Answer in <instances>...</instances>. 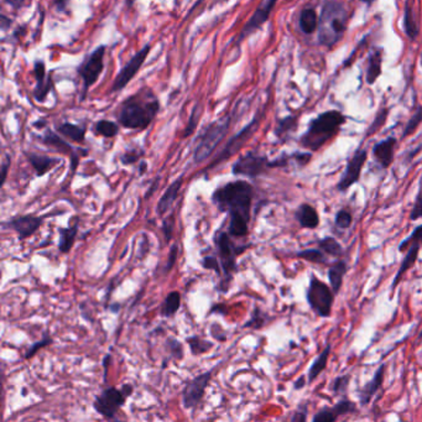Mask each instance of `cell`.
I'll return each instance as SVG.
<instances>
[{"instance_id":"cell-41","label":"cell","mask_w":422,"mask_h":422,"mask_svg":"<svg viewBox=\"0 0 422 422\" xmlns=\"http://www.w3.org/2000/svg\"><path fill=\"white\" fill-rule=\"evenodd\" d=\"M353 223V214L350 210L342 208L334 216V224L339 230H350Z\"/></svg>"},{"instance_id":"cell-43","label":"cell","mask_w":422,"mask_h":422,"mask_svg":"<svg viewBox=\"0 0 422 422\" xmlns=\"http://www.w3.org/2000/svg\"><path fill=\"white\" fill-rule=\"evenodd\" d=\"M388 114H389V110H388V109H380L379 112H378V114H376V117L374 118V121H373L372 125L369 127L368 135H373V134L376 133L378 130H380L381 127H384Z\"/></svg>"},{"instance_id":"cell-23","label":"cell","mask_w":422,"mask_h":422,"mask_svg":"<svg viewBox=\"0 0 422 422\" xmlns=\"http://www.w3.org/2000/svg\"><path fill=\"white\" fill-rule=\"evenodd\" d=\"M296 221L301 228L316 230L321 223L320 214L316 207L310 203H301L295 212Z\"/></svg>"},{"instance_id":"cell-54","label":"cell","mask_w":422,"mask_h":422,"mask_svg":"<svg viewBox=\"0 0 422 422\" xmlns=\"http://www.w3.org/2000/svg\"><path fill=\"white\" fill-rule=\"evenodd\" d=\"M175 222H174V216H171L170 219H166L165 222H163V233H165V239L166 241L169 243L171 241V238H172V233H174V227H175Z\"/></svg>"},{"instance_id":"cell-28","label":"cell","mask_w":422,"mask_h":422,"mask_svg":"<svg viewBox=\"0 0 422 422\" xmlns=\"http://www.w3.org/2000/svg\"><path fill=\"white\" fill-rule=\"evenodd\" d=\"M319 23H320V17L317 15V12L314 8H305L300 12L299 26L305 35H312L319 30Z\"/></svg>"},{"instance_id":"cell-7","label":"cell","mask_w":422,"mask_h":422,"mask_svg":"<svg viewBox=\"0 0 422 422\" xmlns=\"http://www.w3.org/2000/svg\"><path fill=\"white\" fill-rule=\"evenodd\" d=\"M106 52H107L106 45L97 46L79 67L77 73L83 81V91H82L81 101H85L88 92L93 86L96 85L97 81L99 79V76L102 74L103 70H104Z\"/></svg>"},{"instance_id":"cell-49","label":"cell","mask_w":422,"mask_h":422,"mask_svg":"<svg viewBox=\"0 0 422 422\" xmlns=\"http://www.w3.org/2000/svg\"><path fill=\"white\" fill-rule=\"evenodd\" d=\"M168 347H169L170 353L175 356L176 359L183 358V348H182V344L179 341H176L174 338H170L168 341Z\"/></svg>"},{"instance_id":"cell-10","label":"cell","mask_w":422,"mask_h":422,"mask_svg":"<svg viewBox=\"0 0 422 422\" xmlns=\"http://www.w3.org/2000/svg\"><path fill=\"white\" fill-rule=\"evenodd\" d=\"M368 160V151L365 149H358L350 157L348 163L345 165L343 174L341 176L339 181L337 182V191L339 192H347L353 185L361 181L363 168Z\"/></svg>"},{"instance_id":"cell-47","label":"cell","mask_w":422,"mask_h":422,"mask_svg":"<svg viewBox=\"0 0 422 422\" xmlns=\"http://www.w3.org/2000/svg\"><path fill=\"white\" fill-rule=\"evenodd\" d=\"M143 155V151L134 149V150H128L121 157V161L123 165H132L137 161H139L140 157Z\"/></svg>"},{"instance_id":"cell-33","label":"cell","mask_w":422,"mask_h":422,"mask_svg":"<svg viewBox=\"0 0 422 422\" xmlns=\"http://www.w3.org/2000/svg\"><path fill=\"white\" fill-rule=\"evenodd\" d=\"M297 123L299 121L295 115H289L283 119H279L277 128H275V137L283 141L286 139V137H289L290 134L295 132Z\"/></svg>"},{"instance_id":"cell-3","label":"cell","mask_w":422,"mask_h":422,"mask_svg":"<svg viewBox=\"0 0 422 422\" xmlns=\"http://www.w3.org/2000/svg\"><path fill=\"white\" fill-rule=\"evenodd\" d=\"M345 115L339 110H327L310 121L308 130L302 134L299 143L303 149L319 151L336 138L345 123Z\"/></svg>"},{"instance_id":"cell-20","label":"cell","mask_w":422,"mask_h":422,"mask_svg":"<svg viewBox=\"0 0 422 422\" xmlns=\"http://www.w3.org/2000/svg\"><path fill=\"white\" fill-rule=\"evenodd\" d=\"M43 223V217L37 216H20L9 221L6 225L17 232L19 239L24 241L34 234Z\"/></svg>"},{"instance_id":"cell-31","label":"cell","mask_w":422,"mask_h":422,"mask_svg":"<svg viewBox=\"0 0 422 422\" xmlns=\"http://www.w3.org/2000/svg\"><path fill=\"white\" fill-rule=\"evenodd\" d=\"M59 250L62 254H67L71 252V249L73 248V244L76 241L77 234H79V225L74 224L73 227H68V228H60L59 230Z\"/></svg>"},{"instance_id":"cell-15","label":"cell","mask_w":422,"mask_h":422,"mask_svg":"<svg viewBox=\"0 0 422 422\" xmlns=\"http://www.w3.org/2000/svg\"><path fill=\"white\" fill-rule=\"evenodd\" d=\"M212 372H205L203 374L196 376L194 379L188 381L183 392H182V404L186 409H193L201 403L205 396V389L210 384Z\"/></svg>"},{"instance_id":"cell-38","label":"cell","mask_w":422,"mask_h":422,"mask_svg":"<svg viewBox=\"0 0 422 422\" xmlns=\"http://www.w3.org/2000/svg\"><path fill=\"white\" fill-rule=\"evenodd\" d=\"M188 345H190V350L192 352V354L197 356V354H205L207 352L213 348V343L205 341L202 338L197 337V336H193V337H188L186 339Z\"/></svg>"},{"instance_id":"cell-17","label":"cell","mask_w":422,"mask_h":422,"mask_svg":"<svg viewBox=\"0 0 422 422\" xmlns=\"http://www.w3.org/2000/svg\"><path fill=\"white\" fill-rule=\"evenodd\" d=\"M32 74L37 81V86L34 90V97L37 102L43 103L48 98V93L54 88V82L51 76L46 72V65L43 60H39L34 63Z\"/></svg>"},{"instance_id":"cell-63","label":"cell","mask_w":422,"mask_h":422,"mask_svg":"<svg viewBox=\"0 0 422 422\" xmlns=\"http://www.w3.org/2000/svg\"><path fill=\"white\" fill-rule=\"evenodd\" d=\"M419 339H422V330L421 332H420V334H419Z\"/></svg>"},{"instance_id":"cell-40","label":"cell","mask_w":422,"mask_h":422,"mask_svg":"<svg viewBox=\"0 0 422 422\" xmlns=\"http://www.w3.org/2000/svg\"><path fill=\"white\" fill-rule=\"evenodd\" d=\"M422 123V106H420L419 108L415 110V113L411 115L410 121L406 123V125L404 128V132L401 138L405 139L408 137H410L412 134L416 132L417 128L420 127V124Z\"/></svg>"},{"instance_id":"cell-45","label":"cell","mask_w":422,"mask_h":422,"mask_svg":"<svg viewBox=\"0 0 422 422\" xmlns=\"http://www.w3.org/2000/svg\"><path fill=\"white\" fill-rule=\"evenodd\" d=\"M51 343H52V338H43L41 341H39V342H37V343H34L32 344V345H31L30 348H29V350H28V352H26V354H25V358H26V359H30V358H32V356L37 354L39 350H43V348H45V347H48V345H50V344Z\"/></svg>"},{"instance_id":"cell-64","label":"cell","mask_w":422,"mask_h":422,"mask_svg":"<svg viewBox=\"0 0 422 422\" xmlns=\"http://www.w3.org/2000/svg\"><path fill=\"white\" fill-rule=\"evenodd\" d=\"M420 190H422V177H421V181H420Z\"/></svg>"},{"instance_id":"cell-51","label":"cell","mask_w":422,"mask_h":422,"mask_svg":"<svg viewBox=\"0 0 422 422\" xmlns=\"http://www.w3.org/2000/svg\"><path fill=\"white\" fill-rule=\"evenodd\" d=\"M265 325V319H264V316L263 314L260 312L259 310L257 308L255 310V312L253 314V317H252V320L247 322V325L245 327H253V328H261V327Z\"/></svg>"},{"instance_id":"cell-36","label":"cell","mask_w":422,"mask_h":422,"mask_svg":"<svg viewBox=\"0 0 422 422\" xmlns=\"http://www.w3.org/2000/svg\"><path fill=\"white\" fill-rule=\"evenodd\" d=\"M180 306H181V294L177 291L170 292L163 302V311H161L163 316L165 317L174 316L179 311Z\"/></svg>"},{"instance_id":"cell-19","label":"cell","mask_w":422,"mask_h":422,"mask_svg":"<svg viewBox=\"0 0 422 422\" xmlns=\"http://www.w3.org/2000/svg\"><path fill=\"white\" fill-rule=\"evenodd\" d=\"M396 145H398V139L395 137H389L374 145L372 154L381 169H389L392 166L394 163V157H395Z\"/></svg>"},{"instance_id":"cell-30","label":"cell","mask_w":422,"mask_h":422,"mask_svg":"<svg viewBox=\"0 0 422 422\" xmlns=\"http://www.w3.org/2000/svg\"><path fill=\"white\" fill-rule=\"evenodd\" d=\"M403 25H404L405 34H406V37H409V40L416 41L417 37L420 35V28H419V24H417L415 12L412 9L410 0H408L405 3Z\"/></svg>"},{"instance_id":"cell-24","label":"cell","mask_w":422,"mask_h":422,"mask_svg":"<svg viewBox=\"0 0 422 422\" xmlns=\"http://www.w3.org/2000/svg\"><path fill=\"white\" fill-rule=\"evenodd\" d=\"M420 248H421L420 244H411L410 247L408 248V252L405 254L404 259L401 260L400 268H399L398 272H396L394 280H392V291L396 289V286L401 281V279L404 278L405 274L415 265L417 258H419V253H420Z\"/></svg>"},{"instance_id":"cell-42","label":"cell","mask_w":422,"mask_h":422,"mask_svg":"<svg viewBox=\"0 0 422 422\" xmlns=\"http://www.w3.org/2000/svg\"><path fill=\"white\" fill-rule=\"evenodd\" d=\"M411 244H420L422 247V224L417 225L416 228L412 230V233L405 241L400 243L399 252L408 250V248L410 247Z\"/></svg>"},{"instance_id":"cell-22","label":"cell","mask_w":422,"mask_h":422,"mask_svg":"<svg viewBox=\"0 0 422 422\" xmlns=\"http://www.w3.org/2000/svg\"><path fill=\"white\" fill-rule=\"evenodd\" d=\"M348 269H350V266L347 264V261L343 259L334 260L331 265L328 266V270H327L328 283H330V286H331L336 296L342 290L344 278L348 272Z\"/></svg>"},{"instance_id":"cell-53","label":"cell","mask_w":422,"mask_h":422,"mask_svg":"<svg viewBox=\"0 0 422 422\" xmlns=\"http://www.w3.org/2000/svg\"><path fill=\"white\" fill-rule=\"evenodd\" d=\"M197 109L194 108L192 110V113L190 115V121H188V125L186 129H185V133H183V137H188V135H191V134L196 130V128H197V121H199V117H197Z\"/></svg>"},{"instance_id":"cell-35","label":"cell","mask_w":422,"mask_h":422,"mask_svg":"<svg viewBox=\"0 0 422 422\" xmlns=\"http://www.w3.org/2000/svg\"><path fill=\"white\" fill-rule=\"evenodd\" d=\"M317 245L320 248L322 252H325L327 255L333 257V258H341L343 255V247L341 245V243L333 238V237H325L320 241H317Z\"/></svg>"},{"instance_id":"cell-8","label":"cell","mask_w":422,"mask_h":422,"mask_svg":"<svg viewBox=\"0 0 422 422\" xmlns=\"http://www.w3.org/2000/svg\"><path fill=\"white\" fill-rule=\"evenodd\" d=\"M260 121H261V114L255 115L253 121L243 128L239 133L235 134L234 137H232L228 140V143L222 149V151L218 154V157L212 161L210 169H213L214 166H217L218 163H223L225 160H228L230 157H233L238 151L241 150L248 140L250 139L253 137L254 133L258 130Z\"/></svg>"},{"instance_id":"cell-29","label":"cell","mask_w":422,"mask_h":422,"mask_svg":"<svg viewBox=\"0 0 422 422\" xmlns=\"http://www.w3.org/2000/svg\"><path fill=\"white\" fill-rule=\"evenodd\" d=\"M26 157L31 163V166L37 171V176H43L50 170L54 169L57 163H60L56 157H45V155H37L34 152H26Z\"/></svg>"},{"instance_id":"cell-60","label":"cell","mask_w":422,"mask_h":422,"mask_svg":"<svg viewBox=\"0 0 422 422\" xmlns=\"http://www.w3.org/2000/svg\"><path fill=\"white\" fill-rule=\"evenodd\" d=\"M121 389L127 395L128 398L133 394V385H130V384H125V385L121 386Z\"/></svg>"},{"instance_id":"cell-56","label":"cell","mask_w":422,"mask_h":422,"mask_svg":"<svg viewBox=\"0 0 422 422\" xmlns=\"http://www.w3.org/2000/svg\"><path fill=\"white\" fill-rule=\"evenodd\" d=\"M9 168H10V157H4V160H3V163H1V175H3V182H1V183L6 182Z\"/></svg>"},{"instance_id":"cell-14","label":"cell","mask_w":422,"mask_h":422,"mask_svg":"<svg viewBox=\"0 0 422 422\" xmlns=\"http://www.w3.org/2000/svg\"><path fill=\"white\" fill-rule=\"evenodd\" d=\"M278 0H263L260 6L255 9L253 15L248 20L247 24L243 26L239 37L237 39V45H241L247 37H250L255 31L259 30L263 25L270 18L274 8L277 6Z\"/></svg>"},{"instance_id":"cell-13","label":"cell","mask_w":422,"mask_h":422,"mask_svg":"<svg viewBox=\"0 0 422 422\" xmlns=\"http://www.w3.org/2000/svg\"><path fill=\"white\" fill-rule=\"evenodd\" d=\"M127 395L121 389L117 388H107L103 390L101 395L97 396L93 406L98 414H101L106 419H113L115 414L121 409L127 400Z\"/></svg>"},{"instance_id":"cell-16","label":"cell","mask_w":422,"mask_h":422,"mask_svg":"<svg viewBox=\"0 0 422 422\" xmlns=\"http://www.w3.org/2000/svg\"><path fill=\"white\" fill-rule=\"evenodd\" d=\"M356 411H358V408H356V403L352 401L347 396H342V399L338 400L337 403L333 405V406L323 408L319 412H316L314 417H312V421L336 422L341 417L356 414Z\"/></svg>"},{"instance_id":"cell-32","label":"cell","mask_w":422,"mask_h":422,"mask_svg":"<svg viewBox=\"0 0 422 422\" xmlns=\"http://www.w3.org/2000/svg\"><path fill=\"white\" fill-rule=\"evenodd\" d=\"M57 133L63 135L67 139L72 140L74 143L82 144L86 139V129L83 127H79L77 124L72 123H62L60 125L56 128Z\"/></svg>"},{"instance_id":"cell-46","label":"cell","mask_w":422,"mask_h":422,"mask_svg":"<svg viewBox=\"0 0 422 422\" xmlns=\"http://www.w3.org/2000/svg\"><path fill=\"white\" fill-rule=\"evenodd\" d=\"M422 218V190L417 193L416 199L414 202V205L411 208L410 221L415 222Z\"/></svg>"},{"instance_id":"cell-39","label":"cell","mask_w":422,"mask_h":422,"mask_svg":"<svg viewBox=\"0 0 422 422\" xmlns=\"http://www.w3.org/2000/svg\"><path fill=\"white\" fill-rule=\"evenodd\" d=\"M350 379L352 375L348 374L339 375L336 379L332 381L331 390L334 396H345V394L348 392L350 388Z\"/></svg>"},{"instance_id":"cell-6","label":"cell","mask_w":422,"mask_h":422,"mask_svg":"<svg viewBox=\"0 0 422 422\" xmlns=\"http://www.w3.org/2000/svg\"><path fill=\"white\" fill-rule=\"evenodd\" d=\"M334 297L336 295L330 283H323L317 277L311 275L306 291V300L308 306L314 314L321 319H330L332 316Z\"/></svg>"},{"instance_id":"cell-48","label":"cell","mask_w":422,"mask_h":422,"mask_svg":"<svg viewBox=\"0 0 422 422\" xmlns=\"http://www.w3.org/2000/svg\"><path fill=\"white\" fill-rule=\"evenodd\" d=\"M308 419V403H303L296 409L294 415L291 416L292 422H305Z\"/></svg>"},{"instance_id":"cell-58","label":"cell","mask_w":422,"mask_h":422,"mask_svg":"<svg viewBox=\"0 0 422 422\" xmlns=\"http://www.w3.org/2000/svg\"><path fill=\"white\" fill-rule=\"evenodd\" d=\"M54 3L60 12H65L68 6V0H54Z\"/></svg>"},{"instance_id":"cell-44","label":"cell","mask_w":422,"mask_h":422,"mask_svg":"<svg viewBox=\"0 0 422 422\" xmlns=\"http://www.w3.org/2000/svg\"><path fill=\"white\" fill-rule=\"evenodd\" d=\"M291 159H292L294 163H296V165H299V168H305L312 160V152H310V151H308V152L296 151L294 154H291Z\"/></svg>"},{"instance_id":"cell-27","label":"cell","mask_w":422,"mask_h":422,"mask_svg":"<svg viewBox=\"0 0 422 422\" xmlns=\"http://www.w3.org/2000/svg\"><path fill=\"white\" fill-rule=\"evenodd\" d=\"M331 344H327L325 350H322L320 354L317 356V358L314 359V363L311 364V367L308 369V384H312L314 380L317 379L326 370L328 359H330V356H331Z\"/></svg>"},{"instance_id":"cell-57","label":"cell","mask_w":422,"mask_h":422,"mask_svg":"<svg viewBox=\"0 0 422 422\" xmlns=\"http://www.w3.org/2000/svg\"><path fill=\"white\" fill-rule=\"evenodd\" d=\"M306 385H308V380H306V378H305L303 375H301V376L294 383V389H295V390H301L302 388H305Z\"/></svg>"},{"instance_id":"cell-25","label":"cell","mask_w":422,"mask_h":422,"mask_svg":"<svg viewBox=\"0 0 422 422\" xmlns=\"http://www.w3.org/2000/svg\"><path fill=\"white\" fill-rule=\"evenodd\" d=\"M182 182H183V176L179 177L177 180L172 182L169 188L165 191V193L161 196V199L159 201V203H157V214L163 216L172 207L174 202L179 197V193H180V190L182 188Z\"/></svg>"},{"instance_id":"cell-2","label":"cell","mask_w":422,"mask_h":422,"mask_svg":"<svg viewBox=\"0 0 422 422\" xmlns=\"http://www.w3.org/2000/svg\"><path fill=\"white\" fill-rule=\"evenodd\" d=\"M160 112V101L155 92L143 87L125 98L117 110L118 123L130 130H145L150 127Z\"/></svg>"},{"instance_id":"cell-61","label":"cell","mask_w":422,"mask_h":422,"mask_svg":"<svg viewBox=\"0 0 422 422\" xmlns=\"http://www.w3.org/2000/svg\"><path fill=\"white\" fill-rule=\"evenodd\" d=\"M146 168H148V165H146V163H145V161H141V163H140V170H139L140 175H143V174H144L145 170H146Z\"/></svg>"},{"instance_id":"cell-55","label":"cell","mask_w":422,"mask_h":422,"mask_svg":"<svg viewBox=\"0 0 422 422\" xmlns=\"http://www.w3.org/2000/svg\"><path fill=\"white\" fill-rule=\"evenodd\" d=\"M3 1L14 10H20L29 4V0H3Z\"/></svg>"},{"instance_id":"cell-62","label":"cell","mask_w":422,"mask_h":422,"mask_svg":"<svg viewBox=\"0 0 422 422\" xmlns=\"http://www.w3.org/2000/svg\"><path fill=\"white\" fill-rule=\"evenodd\" d=\"M361 1L364 3V4H367V6H372V4L374 3L375 0H361Z\"/></svg>"},{"instance_id":"cell-26","label":"cell","mask_w":422,"mask_h":422,"mask_svg":"<svg viewBox=\"0 0 422 422\" xmlns=\"http://www.w3.org/2000/svg\"><path fill=\"white\" fill-rule=\"evenodd\" d=\"M381 67H383V48H375L368 57V66L365 79L368 85H374L381 76Z\"/></svg>"},{"instance_id":"cell-21","label":"cell","mask_w":422,"mask_h":422,"mask_svg":"<svg viewBox=\"0 0 422 422\" xmlns=\"http://www.w3.org/2000/svg\"><path fill=\"white\" fill-rule=\"evenodd\" d=\"M386 365L383 363L380 364L379 368L375 370L374 375L368 384L363 386L362 390L359 392V403L362 406H367L370 404L372 399L374 398L375 394L379 392L384 384V378H385Z\"/></svg>"},{"instance_id":"cell-12","label":"cell","mask_w":422,"mask_h":422,"mask_svg":"<svg viewBox=\"0 0 422 422\" xmlns=\"http://www.w3.org/2000/svg\"><path fill=\"white\" fill-rule=\"evenodd\" d=\"M217 243L218 255H219V263L223 269L224 274L228 278H232L233 272L237 270V257L241 255L247 247L237 248L233 245L230 241V234L221 232L216 238Z\"/></svg>"},{"instance_id":"cell-1","label":"cell","mask_w":422,"mask_h":422,"mask_svg":"<svg viewBox=\"0 0 422 422\" xmlns=\"http://www.w3.org/2000/svg\"><path fill=\"white\" fill-rule=\"evenodd\" d=\"M254 188L244 180L230 182L213 193V201L222 212L230 214L228 233L233 237H245L249 230L250 210Z\"/></svg>"},{"instance_id":"cell-4","label":"cell","mask_w":422,"mask_h":422,"mask_svg":"<svg viewBox=\"0 0 422 422\" xmlns=\"http://www.w3.org/2000/svg\"><path fill=\"white\" fill-rule=\"evenodd\" d=\"M350 10L339 0H328L322 8L319 23V40L325 48H332L343 39L348 21Z\"/></svg>"},{"instance_id":"cell-18","label":"cell","mask_w":422,"mask_h":422,"mask_svg":"<svg viewBox=\"0 0 422 422\" xmlns=\"http://www.w3.org/2000/svg\"><path fill=\"white\" fill-rule=\"evenodd\" d=\"M41 141L43 144L54 149V150L60 151L62 154H66L71 157V170H72V172L76 171L79 163V155L77 149L72 148V145L68 144L67 141L60 138V135H57L50 129H48L41 137Z\"/></svg>"},{"instance_id":"cell-52","label":"cell","mask_w":422,"mask_h":422,"mask_svg":"<svg viewBox=\"0 0 422 422\" xmlns=\"http://www.w3.org/2000/svg\"><path fill=\"white\" fill-rule=\"evenodd\" d=\"M177 257H179V247H177V244H172L171 248H170L169 259H168V264H166V268H165V272H169L172 270V268L176 264Z\"/></svg>"},{"instance_id":"cell-9","label":"cell","mask_w":422,"mask_h":422,"mask_svg":"<svg viewBox=\"0 0 422 422\" xmlns=\"http://www.w3.org/2000/svg\"><path fill=\"white\" fill-rule=\"evenodd\" d=\"M150 43H146L144 48L139 50L130 60L128 61L127 65L123 67L119 73L117 74L114 82H113V85L110 87V91H109L110 94H114V93L123 91L132 82V79L138 74L140 68L144 65L145 61H146L148 56L150 54Z\"/></svg>"},{"instance_id":"cell-37","label":"cell","mask_w":422,"mask_h":422,"mask_svg":"<svg viewBox=\"0 0 422 422\" xmlns=\"http://www.w3.org/2000/svg\"><path fill=\"white\" fill-rule=\"evenodd\" d=\"M94 132L97 135H101L103 138H114L119 133V125L114 121L102 119L97 121Z\"/></svg>"},{"instance_id":"cell-5","label":"cell","mask_w":422,"mask_h":422,"mask_svg":"<svg viewBox=\"0 0 422 422\" xmlns=\"http://www.w3.org/2000/svg\"><path fill=\"white\" fill-rule=\"evenodd\" d=\"M233 117L230 113L219 118L217 121H212L201 132L197 138V145L193 151V160L194 163H201L211 157L213 151L217 149L218 145L227 137L230 125H232Z\"/></svg>"},{"instance_id":"cell-11","label":"cell","mask_w":422,"mask_h":422,"mask_svg":"<svg viewBox=\"0 0 422 422\" xmlns=\"http://www.w3.org/2000/svg\"><path fill=\"white\" fill-rule=\"evenodd\" d=\"M269 169H270V160L268 157L260 155L255 151H249L235 161L232 171L237 176H248L255 179L258 176L263 175Z\"/></svg>"},{"instance_id":"cell-50","label":"cell","mask_w":422,"mask_h":422,"mask_svg":"<svg viewBox=\"0 0 422 422\" xmlns=\"http://www.w3.org/2000/svg\"><path fill=\"white\" fill-rule=\"evenodd\" d=\"M202 266L208 270H214L217 275H221V263L214 257H205L202 260Z\"/></svg>"},{"instance_id":"cell-59","label":"cell","mask_w":422,"mask_h":422,"mask_svg":"<svg viewBox=\"0 0 422 422\" xmlns=\"http://www.w3.org/2000/svg\"><path fill=\"white\" fill-rule=\"evenodd\" d=\"M110 354L106 356L104 361H103V365H104V379H107V375H108V364L110 362Z\"/></svg>"},{"instance_id":"cell-34","label":"cell","mask_w":422,"mask_h":422,"mask_svg":"<svg viewBox=\"0 0 422 422\" xmlns=\"http://www.w3.org/2000/svg\"><path fill=\"white\" fill-rule=\"evenodd\" d=\"M295 255L297 258L306 260V261L312 263V264H319V265L328 264L327 254L325 252H322L320 248H308V249H305V250L297 252Z\"/></svg>"}]
</instances>
